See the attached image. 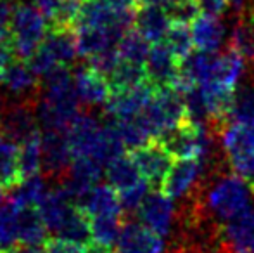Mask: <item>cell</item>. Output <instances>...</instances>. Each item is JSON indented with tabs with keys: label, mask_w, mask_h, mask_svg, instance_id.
I'll return each mask as SVG.
<instances>
[{
	"label": "cell",
	"mask_w": 254,
	"mask_h": 253,
	"mask_svg": "<svg viewBox=\"0 0 254 253\" xmlns=\"http://www.w3.org/2000/svg\"><path fill=\"white\" fill-rule=\"evenodd\" d=\"M45 250L47 253H87V245L63 240V238H54V240L45 241Z\"/></svg>",
	"instance_id": "836d02e7"
},
{
	"label": "cell",
	"mask_w": 254,
	"mask_h": 253,
	"mask_svg": "<svg viewBox=\"0 0 254 253\" xmlns=\"http://www.w3.org/2000/svg\"><path fill=\"white\" fill-rule=\"evenodd\" d=\"M201 7L197 0H175L166 7V14L175 24H192L199 17Z\"/></svg>",
	"instance_id": "4dcf8cb0"
},
{
	"label": "cell",
	"mask_w": 254,
	"mask_h": 253,
	"mask_svg": "<svg viewBox=\"0 0 254 253\" xmlns=\"http://www.w3.org/2000/svg\"><path fill=\"white\" fill-rule=\"evenodd\" d=\"M3 191H5V187H3V184L0 182V203L3 201Z\"/></svg>",
	"instance_id": "ee69618b"
},
{
	"label": "cell",
	"mask_w": 254,
	"mask_h": 253,
	"mask_svg": "<svg viewBox=\"0 0 254 253\" xmlns=\"http://www.w3.org/2000/svg\"><path fill=\"white\" fill-rule=\"evenodd\" d=\"M21 206L7 196L0 203V250L17 245V212Z\"/></svg>",
	"instance_id": "484cf974"
},
{
	"label": "cell",
	"mask_w": 254,
	"mask_h": 253,
	"mask_svg": "<svg viewBox=\"0 0 254 253\" xmlns=\"http://www.w3.org/2000/svg\"><path fill=\"white\" fill-rule=\"evenodd\" d=\"M16 58V47H14L12 31L0 33V75L5 70V66Z\"/></svg>",
	"instance_id": "e575fe53"
},
{
	"label": "cell",
	"mask_w": 254,
	"mask_h": 253,
	"mask_svg": "<svg viewBox=\"0 0 254 253\" xmlns=\"http://www.w3.org/2000/svg\"><path fill=\"white\" fill-rule=\"evenodd\" d=\"M204 167L199 158H182L164 175L161 189L171 199H185L194 192L202 179Z\"/></svg>",
	"instance_id": "8992f818"
},
{
	"label": "cell",
	"mask_w": 254,
	"mask_h": 253,
	"mask_svg": "<svg viewBox=\"0 0 254 253\" xmlns=\"http://www.w3.org/2000/svg\"><path fill=\"white\" fill-rule=\"evenodd\" d=\"M14 9H16V2L14 0H0V33L10 31Z\"/></svg>",
	"instance_id": "8d00e7d4"
},
{
	"label": "cell",
	"mask_w": 254,
	"mask_h": 253,
	"mask_svg": "<svg viewBox=\"0 0 254 253\" xmlns=\"http://www.w3.org/2000/svg\"><path fill=\"white\" fill-rule=\"evenodd\" d=\"M0 253H2V250H0Z\"/></svg>",
	"instance_id": "bcb514c9"
},
{
	"label": "cell",
	"mask_w": 254,
	"mask_h": 253,
	"mask_svg": "<svg viewBox=\"0 0 254 253\" xmlns=\"http://www.w3.org/2000/svg\"><path fill=\"white\" fill-rule=\"evenodd\" d=\"M168 253H190V252H189L185 247H182V245H177V247H175V248H171V250L168 252Z\"/></svg>",
	"instance_id": "7bdbcfd3"
},
{
	"label": "cell",
	"mask_w": 254,
	"mask_h": 253,
	"mask_svg": "<svg viewBox=\"0 0 254 253\" xmlns=\"http://www.w3.org/2000/svg\"><path fill=\"white\" fill-rule=\"evenodd\" d=\"M138 217H140V222L145 224L149 229H152L161 238H166L173 234L178 212L170 196L159 189H152L145 194L138 208Z\"/></svg>",
	"instance_id": "277c9868"
},
{
	"label": "cell",
	"mask_w": 254,
	"mask_h": 253,
	"mask_svg": "<svg viewBox=\"0 0 254 253\" xmlns=\"http://www.w3.org/2000/svg\"><path fill=\"white\" fill-rule=\"evenodd\" d=\"M175 0H140L142 5H157V7H163V9H166Z\"/></svg>",
	"instance_id": "b9f144b4"
},
{
	"label": "cell",
	"mask_w": 254,
	"mask_h": 253,
	"mask_svg": "<svg viewBox=\"0 0 254 253\" xmlns=\"http://www.w3.org/2000/svg\"><path fill=\"white\" fill-rule=\"evenodd\" d=\"M180 66L182 61L173 54L164 40L156 42L145 59L147 78L154 87H170L180 71Z\"/></svg>",
	"instance_id": "4fadbf2b"
},
{
	"label": "cell",
	"mask_w": 254,
	"mask_h": 253,
	"mask_svg": "<svg viewBox=\"0 0 254 253\" xmlns=\"http://www.w3.org/2000/svg\"><path fill=\"white\" fill-rule=\"evenodd\" d=\"M220 241L232 253H254V206L221 224Z\"/></svg>",
	"instance_id": "5bb4252c"
},
{
	"label": "cell",
	"mask_w": 254,
	"mask_h": 253,
	"mask_svg": "<svg viewBox=\"0 0 254 253\" xmlns=\"http://www.w3.org/2000/svg\"><path fill=\"white\" fill-rule=\"evenodd\" d=\"M114 253H163V238L140 220H125L114 245Z\"/></svg>",
	"instance_id": "30bf717a"
},
{
	"label": "cell",
	"mask_w": 254,
	"mask_h": 253,
	"mask_svg": "<svg viewBox=\"0 0 254 253\" xmlns=\"http://www.w3.org/2000/svg\"><path fill=\"white\" fill-rule=\"evenodd\" d=\"M249 61H251V68H253V78H254V52H253V56H251V59H249Z\"/></svg>",
	"instance_id": "f6af8a7d"
},
{
	"label": "cell",
	"mask_w": 254,
	"mask_h": 253,
	"mask_svg": "<svg viewBox=\"0 0 254 253\" xmlns=\"http://www.w3.org/2000/svg\"><path fill=\"white\" fill-rule=\"evenodd\" d=\"M2 253H47V250L40 245H16L12 248L2 250Z\"/></svg>",
	"instance_id": "f35d334b"
},
{
	"label": "cell",
	"mask_w": 254,
	"mask_h": 253,
	"mask_svg": "<svg viewBox=\"0 0 254 253\" xmlns=\"http://www.w3.org/2000/svg\"><path fill=\"white\" fill-rule=\"evenodd\" d=\"M104 132V120L92 113H78L76 118L66 128V137L73 156H92L99 149Z\"/></svg>",
	"instance_id": "52a82bcc"
},
{
	"label": "cell",
	"mask_w": 254,
	"mask_h": 253,
	"mask_svg": "<svg viewBox=\"0 0 254 253\" xmlns=\"http://www.w3.org/2000/svg\"><path fill=\"white\" fill-rule=\"evenodd\" d=\"M0 84L12 95V99H21V101H37L42 90V84L28 61L19 58H14L5 66L0 75Z\"/></svg>",
	"instance_id": "9c48e42d"
},
{
	"label": "cell",
	"mask_w": 254,
	"mask_h": 253,
	"mask_svg": "<svg viewBox=\"0 0 254 253\" xmlns=\"http://www.w3.org/2000/svg\"><path fill=\"white\" fill-rule=\"evenodd\" d=\"M63 0H33V5H37L40 9V12L45 16L47 24L52 23V19L56 17L57 10H59Z\"/></svg>",
	"instance_id": "74e56055"
},
{
	"label": "cell",
	"mask_w": 254,
	"mask_h": 253,
	"mask_svg": "<svg viewBox=\"0 0 254 253\" xmlns=\"http://www.w3.org/2000/svg\"><path fill=\"white\" fill-rule=\"evenodd\" d=\"M47 226L42 219L38 206L24 205L17 212V243L40 245L47 241Z\"/></svg>",
	"instance_id": "d6986e66"
},
{
	"label": "cell",
	"mask_w": 254,
	"mask_h": 253,
	"mask_svg": "<svg viewBox=\"0 0 254 253\" xmlns=\"http://www.w3.org/2000/svg\"><path fill=\"white\" fill-rule=\"evenodd\" d=\"M125 215H99L90 217V236L94 243L114 248L120 231L123 227Z\"/></svg>",
	"instance_id": "603a6c76"
},
{
	"label": "cell",
	"mask_w": 254,
	"mask_h": 253,
	"mask_svg": "<svg viewBox=\"0 0 254 253\" xmlns=\"http://www.w3.org/2000/svg\"><path fill=\"white\" fill-rule=\"evenodd\" d=\"M17 170L21 180L42 170V134L28 139L17 148Z\"/></svg>",
	"instance_id": "d4e9b609"
},
{
	"label": "cell",
	"mask_w": 254,
	"mask_h": 253,
	"mask_svg": "<svg viewBox=\"0 0 254 253\" xmlns=\"http://www.w3.org/2000/svg\"><path fill=\"white\" fill-rule=\"evenodd\" d=\"M147 71H145V64H137V63H128L121 61L116 64V68L113 70V73L107 77L109 82L111 92H121L127 88L137 87V85L147 82Z\"/></svg>",
	"instance_id": "7402d4cb"
},
{
	"label": "cell",
	"mask_w": 254,
	"mask_h": 253,
	"mask_svg": "<svg viewBox=\"0 0 254 253\" xmlns=\"http://www.w3.org/2000/svg\"><path fill=\"white\" fill-rule=\"evenodd\" d=\"M244 61L246 59L230 47H227V51L220 56H216V52H214L206 78L199 87H202V85H220V87L235 90L242 75H244Z\"/></svg>",
	"instance_id": "7c38bea8"
},
{
	"label": "cell",
	"mask_w": 254,
	"mask_h": 253,
	"mask_svg": "<svg viewBox=\"0 0 254 253\" xmlns=\"http://www.w3.org/2000/svg\"><path fill=\"white\" fill-rule=\"evenodd\" d=\"M106 177L107 184L111 187H114L118 192L127 191L130 187L137 186L140 180H144L138 167L135 165L133 158L130 155H121L116 160L106 165Z\"/></svg>",
	"instance_id": "44dd1931"
},
{
	"label": "cell",
	"mask_w": 254,
	"mask_h": 253,
	"mask_svg": "<svg viewBox=\"0 0 254 253\" xmlns=\"http://www.w3.org/2000/svg\"><path fill=\"white\" fill-rule=\"evenodd\" d=\"M190 33L194 47L201 52H218L227 40L225 23L216 16L202 14L190 24Z\"/></svg>",
	"instance_id": "9a60e30c"
},
{
	"label": "cell",
	"mask_w": 254,
	"mask_h": 253,
	"mask_svg": "<svg viewBox=\"0 0 254 253\" xmlns=\"http://www.w3.org/2000/svg\"><path fill=\"white\" fill-rule=\"evenodd\" d=\"M171 21L166 9L157 5H142L135 10V30L140 31L151 44L164 40Z\"/></svg>",
	"instance_id": "ac0fdd59"
},
{
	"label": "cell",
	"mask_w": 254,
	"mask_h": 253,
	"mask_svg": "<svg viewBox=\"0 0 254 253\" xmlns=\"http://www.w3.org/2000/svg\"><path fill=\"white\" fill-rule=\"evenodd\" d=\"M78 208L83 210L88 219L99 215H125L118 191L109 184H97L78 203Z\"/></svg>",
	"instance_id": "e0dca14e"
},
{
	"label": "cell",
	"mask_w": 254,
	"mask_h": 253,
	"mask_svg": "<svg viewBox=\"0 0 254 253\" xmlns=\"http://www.w3.org/2000/svg\"><path fill=\"white\" fill-rule=\"evenodd\" d=\"M40 80L42 90L35 102L38 125L42 130H66L80 113V99L69 66L57 64Z\"/></svg>",
	"instance_id": "6da1fadb"
},
{
	"label": "cell",
	"mask_w": 254,
	"mask_h": 253,
	"mask_svg": "<svg viewBox=\"0 0 254 253\" xmlns=\"http://www.w3.org/2000/svg\"><path fill=\"white\" fill-rule=\"evenodd\" d=\"M76 35L78 56L81 58H94L107 49H114L123 37V33L114 28H80L74 30Z\"/></svg>",
	"instance_id": "2e32d148"
},
{
	"label": "cell",
	"mask_w": 254,
	"mask_h": 253,
	"mask_svg": "<svg viewBox=\"0 0 254 253\" xmlns=\"http://www.w3.org/2000/svg\"><path fill=\"white\" fill-rule=\"evenodd\" d=\"M47 191H49V187H47L45 179L37 173V175L26 177V179L21 180L16 187H12V189L9 191V196L19 206H24V205L37 206Z\"/></svg>",
	"instance_id": "83f0119b"
},
{
	"label": "cell",
	"mask_w": 254,
	"mask_h": 253,
	"mask_svg": "<svg viewBox=\"0 0 254 253\" xmlns=\"http://www.w3.org/2000/svg\"><path fill=\"white\" fill-rule=\"evenodd\" d=\"M35 102L37 101L0 99V135L19 146L40 134Z\"/></svg>",
	"instance_id": "3957f363"
},
{
	"label": "cell",
	"mask_w": 254,
	"mask_h": 253,
	"mask_svg": "<svg viewBox=\"0 0 254 253\" xmlns=\"http://www.w3.org/2000/svg\"><path fill=\"white\" fill-rule=\"evenodd\" d=\"M114 9H123V10H135L140 0H107Z\"/></svg>",
	"instance_id": "ab89813d"
},
{
	"label": "cell",
	"mask_w": 254,
	"mask_h": 253,
	"mask_svg": "<svg viewBox=\"0 0 254 253\" xmlns=\"http://www.w3.org/2000/svg\"><path fill=\"white\" fill-rule=\"evenodd\" d=\"M228 122L230 123L254 122V78L249 84H244L239 88H235Z\"/></svg>",
	"instance_id": "f1b7e54d"
},
{
	"label": "cell",
	"mask_w": 254,
	"mask_h": 253,
	"mask_svg": "<svg viewBox=\"0 0 254 253\" xmlns=\"http://www.w3.org/2000/svg\"><path fill=\"white\" fill-rule=\"evenodd\" d=\"M73 162V151L66 130H44L42 134V170L45 177L59 182Z\"/></svg>",
	"instance_id": "5b68a950"
},
{
	"label": "cell",
	"mask_w": 254,
	"mask_h": 253,
	"mask_svg": "<svg viewBox=\"0 0 254 253\" xmlns=\"http://www.w3.org/2000/svg\"><path fill=\"white\" fill-rule=\"evenodd\" d=\"M120 63V54H118V49H107V51L101 52V54L94 56V58L88 59V64L94 68L95 71L102 73L104 77H109L113 73V70L116 68V64Z\"/></svg>",
	"instance_id": "d6a6232c"
},
{
	"label": "cell",
	"mask_w": 254,
	"mask_h": 253,
	"mask_svg": "<svg viewBox=\"0 0 254 253\" xmlns=\"http://www.w3.org/2000/svg\"><path fill=\"white\" fill-rule=\"evenodd\" d=\"M197 2L204 14L221 17V16H227L232 0H197Z\"/></svg>",
	"instance_id": "d590c367"
},
{
	"label": "cell",
	"mask_w": 254,
	"mask_h": 253,
	"mask_svg": "<svg viewBox=\"0 0 254 253\" xmlns=\"http://www.w3.org/2000/svg\"><path fill=\"white\" fill-rule=\"evenodd\" d=\"M130 156L138 167L142 177L149 182L152 189H161L164 175L168 173L171 163V155L157 141H151L137 149H131Z\"/></svg>",
	"instance_id": "ba28073f"
},
{
	"label": "cell",
	"mask_w": 254,
	"mask_h": 253,
	"mask_svg": "<svg viewBox=\"0 0 254 253\" xmlns=\"http://www.w3.org/2000/svg\"><path fill=\"white\" fill-rule=\"evenodd\" d=\"M17 148L19 146L0 135V182L5 191H10L21 182L17 170Z\"/></svg>",
	"instance_id": "4316f807"
},
{
	"label": "cell",
	"mask_w": 254,
	"mask_h": 253,
	"mask_svg": "<svg viewBox=\"0 0 254 253\" xmlns=\"http://www.w3.org/2000/svg\"><path fill=\"white\" fill-rule=\"evenodd\" d=\"M197 253H232V252L228 250V248L225 247V245L221 243L220 240H218V241H216V243H214V245H211V247L204 248V250L197 252Z\"/></svg>",
	"instance_id": "60d3db41"
},
{
	"label": "cell",
	"mask_w": 254,
	"mask_h": 253,
	"mask_svg": "<svg viewBox=\"0 0 254 253\" xmlns=\"http://www.w3.org/2000/svg\"><path fill=\"white\" fill-rule=\"evenodd\" d=\"M164 42L168 44V47L173 51V54L180 59L182 63L192 54L194 49V42H192V33L187 28V24H175L171 23L170 30H168Z\"/></svg>",
	"instance_id": "f546056e"
},
{
	"label": "cell",
	"mask_w": 254,
	"mask_h": 253,
	"mask_svg": "<svg viewBox=\"0 0 254 253\" xmlns=\"http://www.w3.org/2000/svg\"><path fill=\"white\" fill-rule=\"evenodd\" d=\"M45 49L54 56L59 64L71 66L76 61L78 47H76V35L73 30H56V28H47V33L42 42Z\"/></svg>",
	"instance_id": "ffe728a7"
},
{
	"label": "cell",
	"mask_w": 254,
	"mask_h": 253,
	"mask_svg": "<svg viewBox=\"0 0 254 253\" xmlns=\"http://www.w3.org/2000/svg\"><path fill=\"white\" fill-rule=\"evenodd\" d=\"M147 189H149V182L144 179V180H140L137 186L130 187V189H127V191L118 192V196H120L121 208H123L125 215H127V213L138 212V208H140L145 194H147Z\"/></svg>",
	"instance_id": "1f68e13d"
},
{
	"label": "cell",
	"mask_w": 254,
	"mask_h": 253,
	"mask_svg": "<svg viewBox=\"0 0 254 253\" xmlns=\"http://www.w3.org/2000/svg\"><path fill=\"white\" fill-rule=\"evenodd\" d=\"M47 28V19L37 5L16 2L12 23H10L16 58L28 61L42 45Z\"/></svg>",
	"instance_id": "7a4b0ae2"
},
{
	"label": "cell",
	"mask_w": 254,
	"mask_h": 253,
	"mask_svg": "<svg viewBox=\"0 0 254 253\" xmlns=\"http://www.w3.org/2000/svg\"><path fill=\"white\" fill-rule=\"evenodd\" d=\"M118 54H120L121 61L128 63H137V64H145V59L149 56V40L137 30H128L123 33V37L120 38L116 45Z\"/></svg>",
	"instance_id": "cb8c5ba5"
},
{
	"label": "cell",
	"mask_w": 254,
	"mask_h": 253,
	"mask_svg": "<svg viewBox=\"0 0 254 253\" xmlns=\"http://www.w3.org/2000/svg\"><path fill=\"white\" fill-rule=\"evenodd\" d=\"M73 78L80 102H83L88 108L106 106L111 95V87L102 73L95 71L90 64H83V66H78L74 70Z\"/></svg>",
	"instance_id": "8fae6325"
}]
</instances>
